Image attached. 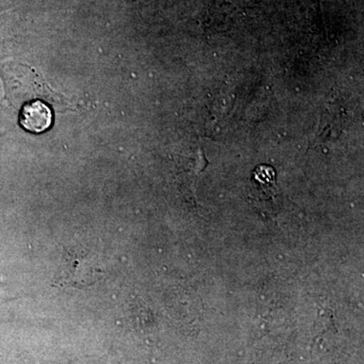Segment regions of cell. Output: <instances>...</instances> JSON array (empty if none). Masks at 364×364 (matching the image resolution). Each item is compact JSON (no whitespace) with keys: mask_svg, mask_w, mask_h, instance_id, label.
I'll return each mask as SVG.
<instances>
[{"mask_svg":"<svg viewBox=\"0 0 364 364\" xmlns=\"http://www.w3.org/2000/svg\"><path fill=\"white\" fill-rule=\"evenodd\" d=\"M105 275V268L97 254L85 249H74L64 254L55 284L80 289L92 286Z\"/></svg>","mask_w":364,"mask_h":364,"instance_id":"cell-1","label":"cell"},{"mask_svg":"<svg viewBox=\"0 0 364 364\" xmlns=\"http://www.w3.org/2000/svg\"><path fill=\"white\" fill-rule=\"evenodd\" d=\"M51 109L41 100L23 105L20 114V123L25 130L40 134L51 127Z\"/></svg>","mask_w":364,"mask_h":364,"instance_id":"cell-2","label":"cell"}]
</instances>
